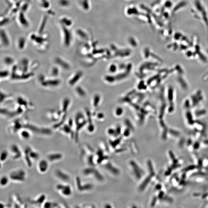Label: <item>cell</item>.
Returning <instances> with one entry per match:
<instances>
[{"mask_svg": "<svg viewBox=\"0 0 208 208\" xmlns=\"http://www.w3.org/2000/svg\"><path fill=\"white\" fill-rule=\"evenodd\" d=\"M193 17L200 20L208 28V16L207 10L201 0H195L191 10Z\"/></svg>", "mask_w": 208, "mask_h": 208, "instance_id": "6da1fadb", "label": "cell"}, {"mask_svg": "<svg viewBox=\"0 0 208 208\" xmlns=\"http://www.w3.org/2000/svg\"><path fill=\"white\" fill-rule=\"evenodd\" d=\"M34 106L25 98L19 96L16 99L14 110L18 116L21 115L27 112L34 109Z\"/></svg>", "mask_w": 208, "mask_h": 208, "instance_id": "7a4b0ae2", "label": "cell"}, {"mask_svg": "<svg viewBox=\"0 0 208 208\" xmlns=\"http://www.w3.org/2000/svg\"><path fill=\"white\" fill-rule=\"evenodd\" d=\"M23 158L25 164L28 168L32 167L34 161L40 158L39 153L30 146H26L23 151Z\"/></svg>", "mask_w": 208, "mask_h": 208, "instance_id": "3957f363", "label": "cell"}, {"mask_svg": "<svg viewBox=\"0 0 208 208\" xmlns=\"http://www.w3.org/2000/svg\"><path fill=\"white\" fill-rule=\"evenodd\" d=\"M39 83L42 87L46 89H53L59 87L61 84V80L59 78L47 77L40 74L38 77Z\"/></svg>", "mask_w": 208, "mask_h": 208, "instance_id": "277c9868", "label": "cell"}, {"mask_svg": "<svg viewBox=\"0 0 208 208\" xmlns=\"http://www.w3.org/2000/svg\"><path fill=\"white\" fill-rule=\"evenodd\" d=\"M11 75L10 79L14 81H26L29 80L34 75V72L24 73L19 70L17 68V64L12 67Z\"/></svg>", "mask_w": 208, "mask_h": 208, "instance_id": "5b68a950", "label": "cell"}, {"mask_svg": "<svg viewBox=\"0 0 208 208\" xmlns=\"http://www.w3.org/2000/svg\"><path fill=\"white\" fill-rule=\"evenodd\" d=\"M24 128L30 130L33 134L42 136H50L53 134L52 130L50 128L37 126L30 123L29 121L24 125Z\"/></svg>", "mask_w": 208, "mask_h": 208, "instance_id": "8992f818", "label": "cell"}, {"mask_svg": "<svg viewBox=\"0 0 208 208\" xmlns=\"http://www.w3.org/2000/svg\"><path fill=\"white\" fill-rule=\"evenodd\" d=\"M8 176L11 181L17 183H22L26 181L27 174L24 169L18 168L10 172Z\"/></svg>", "mask_w": 208, "mask_h": 208, "instance_id": "52a82bcc", "label": "cell"}, {"mask_svg": "<svg viewBox=\"0 0 208 208\" xmlns=\"http://www.w3.org/2000/svg\"><path fill=\"white\" fill-rule=\"evenodd\" d=\"M28 121V119L26 118L16 119L13 120L9 123V131L12 134L18 133L21 129L24 128V125Z\"/></svg>", "mask_w": 208, "mask_h": 208, "instance_id": "ba28073f", "label": "cell"}, {"mask_svg": "<svg viewBox=\"0 0 208 208\" xmlns=\"http://www.w3.org/2000/svg\"><path fill=\"white\" fill-rule=\"evenodd\" d=\"M55 188L56 190L63 197H71L73 193L72 187L68 183L61 182L58 183L55 186Z\"/></svg>", "mask_w": 208, "mask_h": 208, "instance_id": "9c48e42d", "label": "cell"}, {"mask_svg": "<svg viewBox=\"0 0 208 208\" xmlns=\"http://www.w3.org/2000/svg\"><path fill=\"white\" fill-rule=\"evenodd\" d=\"M9 152L10 157L14 161H18L23 158V151L19 146L15 143L10 146Z\"/></svg>", "mask_w": 208, "mask_h": 208, "instance_id": "30bf717a", "label": "cell"}, {"mask_svg": "<svg viewBox=\"0 0 208 208\" xmlns=\"http://www.w3.org/2000/svg\"><path fill=\"white\" fill-rule=\"evenodd\" d=\"M168 101H169V108H168V112L170 113H174L175 109L176 99L175 90L173 88L170 87L168 90Z\"/></svg>", "mask_w": 208, "mask_h": 208, "instance_id": "8fae6325", "label": "cell"}, {"mask_svg": "<svg viewBox=\"0 0 208 208\" xmlns=\"http://www.w3.org/2000/svg\"><path fill=\"white\" fill-rule=\"evenodd\" d=\"M31 61L27 58H23L19 61L17 65L18 69L23 73H27L31 72L30 65Z\"/></svg>", "mask_w": 208, "mask_h": 208, "instance_id": "7c38bea8", "label": "cell"}, {"mask_svg": "<svg viewBox=\"0 0 208 208\" xmlns=\"http://www.w3.org/2000/svg\"><path fill=\"white\" fill-rule=\"evenodd\" d=\"M55 175L61 182L68 183L71 180V177L68 173L61 169H57L55 172Z\"/></svg>", "mask_w": 208, "mask_h": 208, "instance_id": "4fadbf2b", "label": "cell"}, {"mask_svg": "<svg viewBox=\"0 0 208 208\" xmlns=\"http://www.w3.org/2000/svg\"><path fill=\"white\" fill-rule=\"evenodd\" d=\"M54 62L61 69L68 71L71 69V64L66 59L61 57H56L54 59Z\"/></svg>", "mask_w": 208, "mask_h": 208, "instance_id": "5bb4252c", "label": "cell"}, {"mask_svg": "<svg viewBox=\"0 0 208 208\" xmlns=\"http://www.w3.org/2000/svg\"><path fill=\"white\" fill-rule=\"evenodd\" d=\"M50 166V162L47 159H42L39 161L37 164V171L41 174H46L48 171Z\"/></svg>", "mask_w": 208, "mask_h": 208, "instance_id": "9a60e30c", "label": "cell"}, {"mask_svg": "<svg viewBox=\"0 0 208 208\" xmlns=\"http://www.w3.org/2000/svg\"><path fill=\"white\" fill-rule=\"evenodd\" d=\"M73 126L68 124L67 123L62 125L58 130L64 135L68 136L71 139H74V131H73Z\"/></svg>", "mask_w": 208, "mask_h": 208, "instance_id": "2e32d148", "label": "cell"}, {"mask_svg": "<svg viewBox=\"0 0 208 208\" xmlns=\"http://www.w3.org/2000/svg\"><path fill=\"white\" fill-rule=\"evenodd\" d=\"M62 153L59 152H52L47 155L46 159L50 163H53L61 161L63 158Z\"/></svg>", "mask_w": 208, "mask_h": 208, "instance_id": "e0dca14e", "label": "cell"}, {"mask_svg": "<svg viewBox=\"0 0 208 208\" xmlns=\"http://www.w3.org/2000/svg\"><path fill=\"white\" fill-rule=\"evenodd\" d=\"M1 115L2 117L5 118H14L18 116L14 109H11L5 107H1Z\"/></svg>", "mask_w": 208, "mask_h": 208, "instance_id": "ac0fdd59", "label": "cell"}, {"mask_svg": "<svg viewBox=\"0 0 208 208\" xmlns=\"http://www.w3.org/2000/svg\"><path fill=\"white\" fill-rule=\"evenodd\" d=\"M46 196L45 194L40 195L34 199H28V202L31 204L35 206L41 207L45 201H46Z\"/></svg>", "mask_w": 208, "mask_h": 208, "instance_id": "d6986e66", "label": "cell"}, {"mask_svg": "<svg viewBox=\"0 0 208 208\" xmlns=\"http://www.w3.org/2000/svg\"><path fill=\"white\" fill-rule=\"evenodd\" d=\"M188 5V2L185 0H182L178 2L175 6H174L172 9L171 13L172 15H175L176 13L183 9L185 8Z\"/></svg>", "mask_w": 208, "mask_h": 208, "instance_id": "ffe728a7", "label": "cell"}, {"mask_svg": "<svg viewBox=\"0 0 208 208\" xmlns=\"http://www.w3.org/2000/svg\"><path fill=\"white\" fill-rule=\"evenodd\" d=\"M19 137L20 139L24 141H28L32 137V132L26 128H23L18 132Z\"/></svg>", "mask_w": 208, "mask_h": 208, "instance_id": "44dd1931", "label": "cell"}, {"mask_svg": "<svg viewBox=\"0 0 208 208\" xmlns=\"http://www.w3.org/2000/svg\"><path fill=\"white\" fill-rule=\"evenodd\" d=\"M80 73V72L74 73L70 76L67 80V83L68 86L70 87H73L77 83V81L81 77Z\"/></svg>", "mask_w": 208, "mask_h": 208, "instance_id": "7402d4cb", "label": "cell"}, {"mask_svg": "<svg viewBox=\"0 0 208 208\" xmlns=\"http://www.w3.org/2000/svg\"><path fill=\"white\" fill-rule=\"evenodd\" d=\"M71 105V100L69 98H65L63 99L61 105L60 110L63 113H68Z\"/></svg>", "mask_w": 208, "mask_h": 208, "instance_id": "603a6c76", "label": "cell"}, {"mask_svg": "<svg viewBox=\"0 0 208 208\" xmlns=\"http://www.w3.org/2000/svg\"><path fill=\"white\" fill-rule=\"evenodd\" d=\"M62 70L59 66L55 65L52 67L49 71V75L50 77L58 78L60 75Z\"/></svg>", "mask_w": 208, "mask_h": 208, "instance_id": "cb8c5ba5", "label": "cell"}, {"mask_svg": "<svg viewBox=\"0 0 208 208\" xmlns=\"http://www.w3.org/2000/svg\"><path fill=\"white\" fill-rule=\"evenodd\" d=\"M12 98V96L11 95L7 93L6 92L1 90V105L3 104V105H5L8 102L11 101Z\"/></svg>", "mask_w": 208, "mask_h": 208, "instance_id": "d4e9b609", "label": "cell"}, {"mask_svg": "<svg viewBox=\"0 0 208 208\" xmlns=\"http://www.w3.org/2000/svg\"><path fill=\"white\" fill-rule=\"evenodd\" d=\"M12 204L14 207H26L25 204L22 201L20 197L17 196H15L12 199Z\"/></svg>", "mask_w": 208, "mask_h": 208, "instance_id": "484cf974", "label": "cell"}, {"mask_svg": "<svg viewBox=\"0 0 208 208\" xmlns=\"http://www.w3.org/2000/svg\"><path fill=\"white\" fill-rule=\"evenodd\" d=\"M3 62L4 64L7 67H12L16 64L15 59L9 55L4 57Z\"/></svg>", "mask_w": 208, "mask_h": 208, "instance_id": "4316f807", "label": "cell"}, {"mask_svg": "<svg viewBox=\"0 0 208 208\" xmlns=\"http://www.w3.org/2000/svg\"><path fill=\"white\" fill-rule=\"evenodd\" d=\"M11 71L7 69H1L0 72V77L1 81H5L11 77Z\"/></svg>", "mask_w": 208, "mask_h": 208, "instance_id": "83f0119b", "label": "cell"}, {"mask_svg": "<svg viewBox=\"0 0 208 208\" xmlns=\"http://www.w3.org/2000/svg\"><path fill=\"white\" fill-rule=\"evenodd\" d=\"M58 204L55 202L50 201H45L42 205V207L45 208H58L61 207L59 206Z\"/></svg>", "mask_w": 208, "mask_h": 208, "instance_id": "f1b7e54d", "label": "cell"}, {"mask_svg": "<svg viewBox=\"0 0 208 208\" xmlns=\"http://www.w3.org/2000/svg\"><path fill=\"white\" fill-rule=\"evenodd\" d=\"M11 181L9 176L3 175L1 177L0 179V185L1 187H4L7 186Z\"/></svg>", "mask_w": 208, "mask_h": 208, "instance_id": "f546056e", "label": "cell"}, {"mask_svg": "<svg viewBox=\"0 0 208 208\" xmlns=\"http://www.w3.org/2000/svg\"><path fill=\"white\" fill-rule=\"evenodd\" d=\"M9 151L4 150L1 152L0 154V161L1 163H4L7 161L8 157H9Z\"/></svg>", "mask_w": 208, "mask_h": 208, "instance_id": "4dcf8cb0", "label": "cell"}, {"mask_svg": "<svg viewBox=\"0 0 208 208\" xmlns=\"http://www.w3.org/2000/svg\"><path fill=\"white\" fill-rule=\"evenodd\" d=\"M39 66V63L37 61L31 62L30 65V70L31 72L34 71L37 69Z\"/></svg>", "mask_w": 208, "mask_h": 208, "instance_id": "1f68e13d", "label": "cell"}, {"mask_svg": "<svg viewBox=\"0 0 208 208\" xmlns=\"http://www.w3.org/2000/svg\"><path fill=\"white\" fill-rule=\"evenodd\" d=\"M202 80L204 81H208V69L203 76Z\"/></svg>", "mask_w": 208, "mask_h": 208, "instance_id": "d6a6232c", "label": "cell"}, {"mask_svg": "<svg viewBox=\"0 0 208 208\" xmlns=\"http://www.w3.org/2000/svg\"><path fill=\"white\" fill-rule=\"evenodd\" d=\"M0 205H1V208H4L6 207V205H5L4 204L2 203V202L0 203Z\"/></svg>", "mask_w": 208, "mask_h": 208, "instance_id": "836d02e7", "label": "cell"}, {"mask_svg": "<svg viewBox=\"0 0 208 208\" xmlns=\"http://www.w3.org/2000/svg\"><path fill=\"white\" fill-rule=\"evenodd\" d=\"M207 55L208 56V48L207 49Z\"/></svg>", "mask_w": 208, "mask_h": 208, "instance_id": "e575fe53", "label": "cell"}]
</instances>
